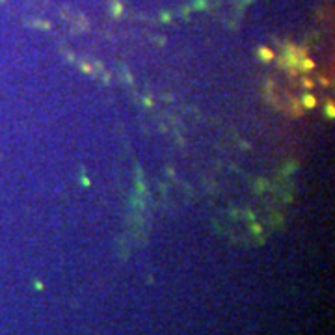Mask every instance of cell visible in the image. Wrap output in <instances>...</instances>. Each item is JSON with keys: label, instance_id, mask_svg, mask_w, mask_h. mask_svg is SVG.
<instances>
[{"label": "cell", "instance_id": "1", "mask_svg": "<svg viewBox=\"0 0 335 335\" xmlns=\"http://www.w3.org/2000/svg\"><path fill=\"white\" fill-rule=\"evenodd\" d=\"M305 104L307 106H315V99L311 97V95H305Z\"/></svg>", "mask_w": 335, "mask_h": 335}]
</instances>
